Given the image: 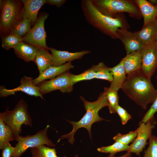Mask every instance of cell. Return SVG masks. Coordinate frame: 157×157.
Returning <instances> with one entry per match:
<instances>
[{
	"instance_id": "7c38bea8",
	"label": "cell",
	"mask_w": 157,
	"mask_h": 157,
	"mask_svg": "<svg viewBox=\"0 0 157 157\" xmlns=\"http://www.w3.org/2000/svg\"><path fill=\"white\" fill-rule=\"evenodd\" d=\"M33 78L24 76L20 81V85L17 87L12 89H7L4 86L0 87L1 97H6L11 95H15V92L21 91L28 95L40 97L44 99L40 91V88L38 85H34L33 83Z\"/></svg>"
},
{
	"instance_id": "83f0119b",
	"label": "cell",
	"mask_w": 157,
	"mask_h": 157,
	"mask_svg": "<svg viewBox=\"0 0 157 157\" xmlns=\"http://www.w3.org/2000/svg\"><path fill=\"white\" fill-rule=\"evenodd\" d=\"M129 149V146L119 142L115 141L113 144L108 146L102 147L97 149L100 152L115 154L121 151H127Z\"/></svg>"
},
{
	"instance_id": "ab89813d",
	"label": "cell",
	"mask_w": 157,
	"mask_h": 157,
	"mask_svg": "<svg viewBox=\"0 0 157 157\" xmlns=\"http://www.w3.org/2000/svg\"><path fill=\"white\" fill-rule=\"evenodd\" d=\"M155 6H156V7L157 8V3L156 5H155Z\"/></svg>"
},
{
	"instance_id": "9a60e30c",
	"label": "cell",
	"mask_w": 157,
	"mask_h": 157,
	"mask_svg": "<svg viewBox=\"0 0 157 157\" xmlns=\"http://www.w3.org/2000/svg\"><path fill=\"white\" fill-rule=\"evenodd\" d=\"M53 58V65L58 67L68 62L81 59L85 55L90 52L88 50L71 53L65 51L58 50L53 48L49 47Z\"/></svg>"
},
{
	"instance_id": "1f68e13d",
	"label": "cell",
	"mask_w": 157,
	"mask_h": 157,
	"mask_svg": "<svg viewBox=\"0 0 157 157\" xmlns=\"http://www.w3.org/2000/svg\"><path fill=\"white\" fill-rule=\"evenodd\" d=\"M149 141V146L142 157H157V136L152 135Z\"/></svg>"
},
{
	"instance_id": "ffe728a7",
	"label": "cell",
	"mask_w": 157,
	"mask_h": 157,
	"mask_svg": "<svg viewBox=\"0 0 157 157\" xmlns=\"http://www.w3.org/2000/svg\"><path fill=\"white\" fill-rule=\"evenodd\" d=\"M13 49L17 57L26 62H34L37 51L39 49L23 41L19 43Z\"/></svg>"
},
{
	"instance_id": "d6a6232c",
	"label": "cell",
	"mask_w": 157,
	"mask_h": 157,
	"mask_svg": "<svg viewBox=\"0 0 157 157\" xmlns=\"http://www.w3.org/2000/svg\"><path fill=\"white\" fill-rule=\"evenodd\" d=\"M116 113L119 116L122 125L126 124L128 121L131 119V115L127 110L119 105H118L116 109Z\"/></svg>"
},
{
	"instance_id": "44dd1931",
	"label": "cell",
	"mask_w": 157,
	"mask_h": 157,
	"mask_svg": "<svg viewBox=\"0 0 157 157\" xmlns=\"http://www.w3.org/2000/svg\"><path fill=\"white\" fill-rule=\"evenodd\" d=\"M144 19L143 25L155 20L157 17V8L146 0H135Z\"/></svg>"
},
{
	"instance_id": "60d3db41",
	"label": "cell",
	"mask_w": 157,
	"mask_h": 157,
	"mask_svg": "<svg viewBox=\"0 0 157 157\" xmlns=\"http://www.w3.org/2000/svg\"></svg>"
},
{
	"instance_id": "4316f807",
	"label": "cell",
	"mask_w": 157,
	"mask_h": 157,
	"mask_svg": "<svg viewBox=\"0 0 157 157\" xmlns=\"http://www.w3.org/2000/svg\"><path fill=\"white\" fill-rule=\"evenodd\" d=\"M32 157H58L56 149L42 145L31 148Z\"/></svg>"
},
{
	"instance_id": "7402d4cb",
	"label": "cell",
	"mask_w": 157,
	"mask_h": 157,
	"mask_svg": "<svg viewBox=\"0 0 157 157\" xmlns=\"http://www.w3.org/2000/svg\"><path fill=\"white\" fill-rule=\"evenodd\" d=\"M53 58L51 54L47 51L39 49L37 51L34 62L37 65L40 74L53 65Z\"/></svg>"
},
{
	"instance_id": "2e32d148",
	"label": "cell",
	"mask_w": 157,
	"mask_h": 157,
	"mask_svg": "<svg viewBox=\"0 0 157 157\" xmlns=\"http://www.w3.org/2000/svg\"><path fill=\"white\" fill-rule=\"evenodd\" d=\"M134 33L144 46L154 44L157 37V18Z\"/></svg>"
},
{
	"instance_id": "d4e9b609",
	"label": "cell",
	"mask_w": 157,
	"mask_h": 157,
	"mask_svg": "<svg viewBox=\"0 0 157 157\" xmlns=\"http://www.w3.org/2000/svg\"><path fill=\"white\" fill-rule=\"evenodd\" d=\"M31 22L29 19H21L16 24L9 34L22 38L31 30Z\"/></svg>"
},
{
	"instance_id": "603a6c76",
	"label": "cell",
	"mask_w": 157,
	"mask_h": 157,
	"mask_svg": "<svg viewBox=\"0 0 157 157\" xmlns=\"http://www.w3.org/2000/svg\"><path fill=\"white\" fill-rule=\"evenodd\" d=\"M15 137L10 128L4 122L0 116V149H2L9 142L13 140Z\"/></svg>"
},
{
	"instance_id": "f1b7e54d",
	"label": "cell",
	"mask_w": 157,
	"mask_h": 157,
	"mask_svg": "<svg viewBox=\"0 0 157 157\" xmlns=\"http://www.w3.org/2000/svg\"><path fill=\"white\" fill-rule=\"evenodd\" d=\"M95 72L92 67L80 74L74 75L70 73V80L73 85L78 82L92 79L95 78Z\"/></svg>"
},
{
	"instance_id": "5bb4252c",
	"label": "cell",
	"mask_w": 157,
	"mask_h": 157,
	"mask_svg": "<svg viewBox=\"0 0 157 157\" xmlns=\"http://www.w3.org/2000/svg\"><path fill=\"white\" fill-rule=\"evenodd\" d=\"M23 6L20 14L21 19H29L31 26H34L37 19L38 12L47 0H22Z\"/></svg>"
},
{
	"instance_id": "4fadbf2b",
	"label": "cell",
	"mask_w": 157,
	"mask_h": 157,
	"mask_svg": "<svg viewBox=\"0 0 157 157\" xmlns=\"http://www.w3.org/2000/svg\"><path fill=\"white\" fill-rule=\"evenodd\" d=\"M116 34L117 38L124 44L127 54L140 51L144 46L135 33L128 31L126 28H118Z\"/></svg>"
},
{
	"instance_id": "836d02e7",
	"label": "cell",
	"mask_w": 157,
	"mask_h": 157,
	"mask_svg": "<svg viewBox=\"0 0 157 157\" xmlns=\"http://www.w3.org/2000/svg\"><path fill=\"white\" fill-rule=\"evenodd\" d=\"M156 77L157 80V75ZM157 112V97L149 109L146 113L140 122H142L146 123L154 117V114Z\"/></svg>"
},
{
	"instance_id": "30bf717a",
	"label": "cell",
	"mask_w": 157,
	"mask_h": 157,
	"mask_svg": "<svg viewBox=\"0 0 157 157\" xmlns=\"http://www.w3.org/2000/svg\"><path fill=\"white\" fill-rule=\"evenodd\" d=\"M69 71L64 73L55 78L49 81H44L37 85L40 88L41 94L49 93L58 90L61 92L69 93L73 90V85L70 78Z\"/></svg>"
},
{
	"instance_id": "52a82bcc",
	"label": "cell",
	"mask_w": 157,
	"mask_h": 157,
	"mask_svg": "<svg viewBox=\"0 0 157 157\" xmlns=\"http://www.w3.org/2000/svg\"><path fill=\"white\" fill-rule=\"evenodd\" d=\"M49 125L43 129L38 131L33 135H28L25 136L19 135L15 138L17 141L15 147V150L11 157H20L29 148L46 145L49 147L55 146V145L49 138L47 132Z\"/></svg>"
},
{
	"instance_id": "8fae6325",
	"label": "cell",
	"mask_w": 157,
	"mask_h": 157,
	"mask_svg": "<svg viewBox=\"0 0 157 157\" xmlns=\"http://www.w3.org/2000/svg\"><path fill=\"white\" fill-rule=\"evenodd\" d=\"M140 53L141 71L151 79L157 68V49L154 43L144 46L140 51Z\"/></svg>"
},
{
	"instance_id": "3957f363",
	"label": "cell",
	"mask_w": 157,
	"mask_h": 157,
	"mask_svg": "<svg viewBox=\"0 0 157 157\" xmlns=\"http://www.w3.org/2000/svg\"><path fill=\"white\" fill-rule=\"evenodd\" d=\"M80 97L83 103L84 106L86 110V113L78 122L67 120L72 125V130L68 133L62 135L59 141L67 138L69 142L72 144L74 141V136L75 133L78 129L81 128H84L87 130L90 137L92 139L91 128L92 125L95 122L106 120L98 115V112L101 109L105 106L108 107L109 106L104 92L101 93L97 100L93 102L88 101L82 96Z\"/></svg>"
},
{
	"instance_id": "5b68a950",
	"label": "cell",
	"mask_w": 157,
	"mask_h": 157,
	"mask_svg": "<svg viewBox=\"0 0 157 157\" xmlns=\"http://www.w3.org/2000/svg\"><path fill=\"white\" fill-rule=\"evenodd\" d=\"M0 116L11 129L15 138L21 133L23 124L31 127L32 126V120L28 111L27 104L23 99L20 100L12 110H9L7 107L5 112L0 113Z\"/></svg>"
},
{
	"instance_id": "8d00e7d4",
	"label": "cell",
	"mask_w": 157,
	"mask_h": 157,
	"mask_svg": "<svg viewBox=\"0 0 157 157\" xmlns=\"http://www.w3.org/2000/svg\"><path fill=\"white\" fill-rule=\"evenodd\" d=\"M131 153L127 152L124 155L120 156L117 157L115 156L114 154H109L108 157H131Z\"/></svg>"
},
{
	"instance_id": "f546056e",
	"label": "cell",
	"mask_w": 157,
	"mask_h": 157,
	"mask_svg": "<svg viewBox=\"0 0 157 157\" xmlns=\"http://www.w3.org/2000/svg\"><path fill=\"white\" fill-rule=\"evenodd\" d=\"M22 41V38L11 34L2 36L1 46L3 48L8 50L16 46L19 43Z\"/></svg>"
},
{
	"instance_id": "ba28073f",
	"label": "cell",
	"mask_w": 157,
	"mask_h": 157,
	"mask_svg": "<svg viewBox=\"0 0 157 157\" xmlns=\"http://www.w3.org/2000/svg\"><path fill=\"white\" fill-rule=\"evenodd\" d=\"M48 14L46 13H41L36 22L30 31L22 38V41L39 49L49 50L46 44V33L44 28V23Z\"/></svg>"
},
{
	"instance_id": "8992f818",
	"label": "cell",
	"mask_w": 157,
	"mask_h": 157,
	"mask_svg": "<svg viewBox=\"0 0 157 157\" xmlns=\"http://www.w3.org/2000/svg\"><path fill=\"white\" fill-rule=\"evenodd\" d=\"M23 5L21 1L3 0L0 18V30L2 36L9 34L21 19Z\"/></svg>"
},
{
	"instance_id": "e0dca14e",
	"label": "cell",
	"mask_w": 157,
	"mask_h": 157,
	"mask_svg": "<svg viewBox=\"0 0 157 157\" xmlns=\"http://www.w3.org/2000/svg\"><path fill=\"white\" fill-rule=\"evenodd\" d=\"M74 67L71 61L60 66L56 67L53 65L50 67L42 74L35 78L33 79V83L35 85L38 84L45 80L53 79L59 75L67 72Z\"/></svg>"
},
{
	"instance_id": "f35d334b",
	"label": "cell",
	"mask_w": 157,
	"mask_h": 157,
	"mask_svg": "<svg viewBox=\"0 0 157 157\" xmlns=\"http://www.w3.org/2000/svg\"><path fill=\"white\" fill-rule=\"evenodd\" d=\"M74 157H78V156L77 155V154H76L74 156Z\"/></svg>"
},
{
	"instance_id": "277c9868",
	"label": "cell",
	"mask_w": 157,
	"mask_h": 157,
	"mask_svg": "<svg viewBox=\"0 0 157 157\" xmlns=\"http://www.w3.org/2000/svg\"><path fill=\"white\" fill-rule=\"evenodd\" d=\"M96 8L103 15L108 17L116 18L120 13L126 12L133 18L141 19L142 16L135 0H93Z\"/></svg>"
},
{
	"instance_id": "e575fe53",
	"label": "cell",
	"mask_w": 157,
	"mask_h": 157,
	"mask_svg": "<svg viewBox=\"0 0 157 157\" xmlns=\"http://www.w3.org/2000/svg\"><path fill=\"white\" fill-rule=\"evenodd\" d=\"M13 147L9 142L2 149V157H11L15 150Z\"/></svg>"
},
{
	"instance_id": "4dcf8cb0",
	"label": "cell",
	"mask_w": 157,
	"mask_h": 157,
	"mask_svg": "<svg viewBox=\"0 0 157 157\" xmlns=\"http://www.w3.org/2000/svg\"><path fill=\"white\" fill-rule=\"evenodd\" d=\"M137 135V133L134 131L124 134L118 133L113 137V139L115 141L119 142L124 144L128 145L129 143L134 141Z\"/></svg>"
},
{
	"instance_id": "cb8c5ba5",
	"label": "cell",
	"mask_w": 157,
	"mask_h": 157,
	"mask_svg": "<svg viewBox=\"0 0 157 157\" xmlns=\"http://www.w3.org/2000/svg\"><path fill=\"white\" fill-rule=\"evenodd\" d=\"M95 73V78L104 80L111 83L113 79L110 68L106 66L103 62L92 66Z\"/></svg>"
},
{
	"instance_id": "9c48e42d",
	"label": "cell",
	"mask_w": 157,
	"mask_h": 157,
	"mask_svg": "<svg viewBox=\"0 0 157 157\" xmlns=\"http://www.w3.org/2000/svg\"><path fill=\"white\" fill-rule=\"evenodd\" d=\"M156 123L154 117L146 123L140 122L139 127L135 130L137 133V136L129 146L127 152L134 153L140 156V153L148 143L147 141L152 135V130Z\"/></svg>"
},
{
	"instance_id": "d590c367",
	"label": "cell",
	"mask_w": 157,
	"mask_h": 157,
	"mask_svg": "<svg viewBox=\"0 0 157 157\" xmlns=\"http://www.w3.org/2000/svg\"><path fill=\"white\" fill-rule=\"evenodd\" d=\"M65 0H47L46 4L56 6L58 8L61 6L66 1Z\"/></svg>"
},
{
	"instance_id": "d6986e66",
	"label": "cell",
	"mask_w": 157,
	"mask_h": 157,
	"mask_svg": "<svg viewBox=\"0 0 157 157\" xmlns=\"http://www.w3.org/2000/svg\"><path fill=\"white\" fill-rule=\"evenodd\" d=\"M110 69L113 79L110 83V88L117 92L119 89H122L127 78L123 59L116 66L110 68Z\"/></svg>"
},
{
	"instance_id": "6da1fadb",
	"label": "cell",
	"mask_w": 157,
	"mask_h": 157,
	"mask_svg": "<svg viewBox=\"0 0 157 157\" xmlns=\"http://www.w3.org/2000/svg\"><path fill=\"white\" fill-rule=\"evenodd\" d=\"M125 94L143 109L153 104L157 97V89L151 79L141 70L127 75L121 89Z\"/></svg>"
},
{
	"instance_id": "74e56055",
	"label": "cell",
	"mask_w": 157,
	"mask_h": 157,
	"mask_svg": "<svg viewBox=\"0 0 157 157\" xmlns=\"http://www.w3.org/2000/svg\"><path fill=\"white\" fill-rule=\"evenodd\" d=\"M154 44L156 47V48L157 49V37L156 38L155 42H154Z\"/></svg>"
},
{
	"instance_id": "ac0fdd59",
	"label": "cell",
	"mask_w": 157,
	"mask_h": 157,
	"mask_svg": "<svg viewBox=\"0 0 157 157\" xmlns=\"http://www.w3.org/2000/svg\"><path fill=\"white\" fill-rule=\"evenodd\" d=\"M122 59L124 67L127 75L141 70L142 59L140 51L127 54Z\"/></svg>"
},
{
	"instance_id": "484cf974",
	"label": "cell",
	"mask_w": 157,
	"mask_h": 157,
	"mask_svg": "<svg viewBox=\"0 0 157 157\" xmlns=\"http://www.w3.org/2000/svg\"><path fill=\"white\" fill-rule=\"evenodd\" d=\"M104 92L108 101V109L111 114L116 113V109L119 105V97L117 92L109 87H105Z\"/></svg>"
},
{
	"instance_id": "7a4b0ae2",
	"label": "cell",
	"mask_w": 157,
	"mask_h": 157,
	"mask_svg": "<svg viewBox=\"0 0 157 157\" xmlns=\"http://www.w3.org/2000/svg\"><path fill=\"white\" fill-rule=\"evenodd\" d=\"M82 8L88 22L104 34L113 39H117L116 34L119 28L128 29L129 26L123 13L115 18L107 16L101 13L94 6L92 0H83Z\"/></svg>"
}]
</instances>
